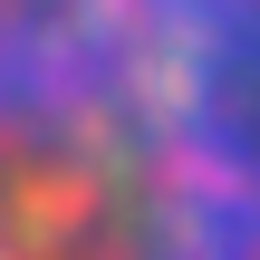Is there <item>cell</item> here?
Here are the masks:
<instances>
[{"instance_id":"6da1fadb","label":"cell","mask_w":260,"mask_h":260,"mask_svg":"<svg viewBox=\"0 0 260 260\" xmlns=\"http://www.w3.org/2000/svg\"><path fill=\"white\" fill-rule=\"evenodd\" d=\"M0 260H260V0H0Z\"/></svg>"}]
</instances>
